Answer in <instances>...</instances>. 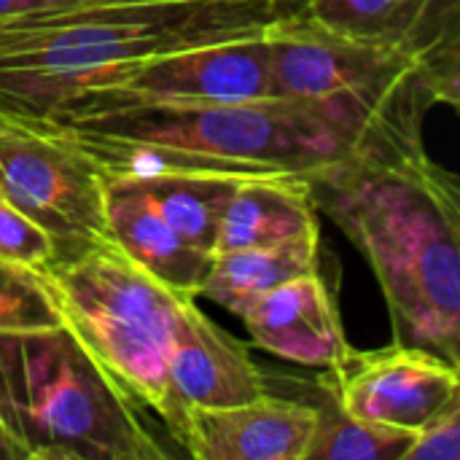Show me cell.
Masks as SVG:
<instances>
[{
    "mask_svg": "<svg viewBox=\"0 0 460 460\" xmlns=\"http://www.w3.org/2000/svg\"><path fill=\"white\" fill-rule=\"evenodd\" d=\"M310 183L318 213L375 267L394 342L434 350L460 367L458 178L418 146L348 156Z\"/></svg>",
    "mask_w": 460,
    "mask_h": 460,
    "instance_id": "6da1fadb",
    "label": "cell"
},
{
    "mask_svg": "<svg viewBox=\"0 0 460 460\" xmlns=\"http://www.w3.org/2000/svg\"><path fill=\"white\" fill-rule=\"evenodd\" d=\"M108 175L210 170L315 172L358 148L310 108L286 100L208 102L81 92L38 119Z\"/></svg>",
    "mask_w": 460,
    "mask_h": 460,
    "instance_id": "7a4b0ae2",
    "label": "cell"
},
{
    "mask_svg": "<svg viewBox=\"0 0 460 460\" xmlns=\"http://www.w3.org/2000/svg\"><path fill=\"white\" fill-rule=\"evenodd\" d=\"M305 0H94L0 22V111L40 119L124 62L261 32Z\"/></svg>",
    "mask_w": 460,
    "mask_h": 460,
    "instance_id": "3957f363",
    "label": "cell"
},
{
    "mask_svg": "<svg viewBox=\"0 0 460 460\" xmlns=\"http://www.w3.org/2000/svg\"><path fill=\"white\" fill-rule=\"evenodd\" d=\"M270 92L310 108L350 137L358 154L423 146V119L434 105L458 108L418 57L358 40L313 22L305 8L264 27Z\"/></svg>",
    "mask_w": 460,
    "mask_h": 460,
    "instance_id": "277c9868",
    "label": "cell"
},
{
    "mask_svg": "<svg viewBox=\"0 0 460 460\" xmlns=\"http://www.w3.org/2000/svg\"><path fill=\"white\" fill-rule=\"evenodd\" d=\"M140 407L62 326L0 334V458H170Z\"/></svg>",
    "mask_w": 460,
    "mask_h": 460,
    "instance_id": "5b68a950",
    "label": "cell"
},
{
    "mask_svg": "<svg viewBox=\"0 0 460 460\" xmlns=\"http://www.w3.org/2000/svg\"><path fill=\"white\" fill-rule=\"evenodd\" d=\"M43 278L65 329L127 399L159 415L178 439L186 412L170 391L167 358L181 310L194 296L148 275L108 237L57 253Z\"/></svg>",
    "mask_w": 460,
    "mask_h": 460,
    "instance_id": "8992f818",
    "label": "cell"
},
{
    "mask_svg": "<svg viewBox=\"0 0 460 460\" xmlns=\"http://www.w3.org/2000/svg\"><path fill=\"white\" fill-rule=\"evenodd\" d=\"M102 183V170L67 137L38 119L3 113L0 191L57 243L59 253L105 237Z\"/></svg>",
    "mask_w": 460,
    "mask_h": 460,
    "instance_id": "52a82bcc",
    "label": "cell"
},
{
    "mask_svg": "<svg viewBox=\"0 0 460 460\" xmlns=\"http://www.w3.org/2000/svg\"><path fill=\"white\" fill-rule=\"evenodd\" d=\"M326 372V396L340 412L404 431H418L460 399V367L426 348L394 342L369 353L348 350Z\"/></svg>",
    "mask_w": 460,
    "mask_h": 460,
    "instance_id": "ba28073f",
    "label": "cell"
},
{
    "mask_svg": "<svg viewBox=\"0 0 460 460\" xmlns=\"http://www.w3.org/2000/svg\"><path fill=\"white\" fill-rule=\"evenodd\" d=\"M86 92L208 102L270 100V51L264 30L113 65L102 70Z\"/></svg>",
    "mask_w": 460,
    "mask_h": 460,
    "instance_id": "9c48e42d",
    "label": "cell"
},
{
    "mask_svg": "<svg viewBox=\"0 0 460 460\" xmlns=\"http://www.w3.org/2000/svg\"><path fill=\"white\" fill-rule=\"evenodd\" d=\"M305 13L334 32L418 57L458 102L460 0H305Z\"/></svg>",
    "mask_w": 460,
    "mask_h": 460,
    "instance_id": "30bf717a",
    "label": "cell"
},
{
    "mask_svg": "<svg viewBox=\"0 0 460 460\" xmlns=\"http://www.w3.org/2000/svg\"><path fill=\"white\" fill-rule=\"evenodd\" d=\"M318 407L259 396L234 407H189L178 445L197 460H307Z\"/></svg>",
    "mask_w": 460,
    "mask_h": 460,
    "instance_id": "8fae6325",
    "label": "cell"
},
{
    "mask_svg": "<svg viewBox=\"0 0 460 460\" xmlns=\"http://www.w3.org/2000/svg\"><path fill=\"white\" fill-rule=\"evenodd\" d=\"M240 321L256 348L291 364L332 369L350 350L340 313L318 270L270 288Z\"/></svg>",
    "mask_w": 460,
    "mask_h": 460,
    "instance_id": "7c38bea8",
    "label": "cell"
},
{
    "mask_svg": "<svg viewBox=\"0 0 460 460\" xmlns=\"http://www.w3.org/2000/svg\"><path fill=\"white\" fill-rule=\"evenodd\" d=\"M170 391L181 410L234 407L267 394L261 369L248 348L186 299L167 358Z\"/></svg>",
    "mask_w": 460,
    "mask_h": 460,
    "instance_id": "4fadbf2b",
    "label": "cell"
},
{
    "mask_svg": "<svg viewBox=\"0 0 460 460\" xmlns=\"http://www.w3.org/2000/svg\"><path fill=\"white\" fill-rule=\"evenodd\" d=\"M105 175L102 224L105 237L137 267L178 294L199 296L213 256L186 243L151 205L129 175Z\"/></svg>",
    "mask_w": 460,
    "mask_h": 460,
    "instance_id": "5bb4252c",
    "label": "cell"
},
{
    "mask_svg": "<svg viewBox=\"0 0 460 460\" xmlns=\"http://www.w3.org/2000/svg\"><path fill=\"white\" fill-rule=\"evenodd\" d=\"M305 237H318V205L310 178L299 172L245 175L218 221L213 256Z\"/></svg>",
    "mask_w": 460,
    "mask_h": 460,
    "instance_id": "9a60e30c",
    "label": "cell"
},
{
    "mask_svg": "<svg viewBox=\"0 0 460 460\" xmlns=\"http://www.w3.org/2000/svg\"><path fill=\"white\" fill-rule=\"evenodd\" d=\"M310 270H318V237L224 251L213 256L199 296L240 318L261 294Z\"/></svg>",
    "mask_w": 460,
    "mask_h": 460,
    "instance_id": "2e32d148",
    "label": "cell"
},
{
    "mask_svg": "<svg viewBox=\"0 0 460 460\" xmlns=\"http://www.w3.org/2000/svg\"><path fill=\"white\" fill-rule=\"evenodd\" d=\"M129 178H135V183L143 189L151 205L186 243L213 256L218 221L237 183L245 175L210 170H170L140 172Z\"/></svg>",
    "mask_w": 460,
    "mask_h": 460,
    "instance_id": "e0dca14e",
    "label": "cell"
},
{
    "mask_svg": "<svg viewBox=\"0 0 460 460\" xmlns=\"http://www.w3.org/2000/svg\"><path fill=\"white\" fill-rule=\"evenodd\" d=\"M412 431L350 418L337 404L318 407V429L307 460H402Z\"/></svg>",
    "mask_w": 460,
    "mask_h": 460,
    "instance_id": "ac0fdd59",
    "label": "cell"
},
{
    "mask_svg": "<svg viewBox=\"0 0 460 460\" xmlns=\"http://www.w3.org/2000/svg\"><path fill=\"white\" fill-rule=\"evenodd\" d=\"M62 326V313L43 272L0 256V334H32Z\"/></svg>",
    "mask_w": 460,
    "mask_h": 460,
    "instance_id": "d6986e66",
    "label": "cell"
},
{
    "mask_svg": "<svg viewBox=\"0 0 460 460\" xmlns=\"http://www.w3.org/2000/svg\"><path fill=\"white\" fill-rule=\"evenodd\" d=\"M57 253V243L0 191V256L43 272Z\"/></svg>",
    "mask_w": 460,
    "mask_h": 460,
    "instance_id": "ffe728a7",
    "label": "cell"
},
{
    "mask_svg": "<svg viewBox=\"0 0 460 460\" xmlns=\"http://www.w3.org/2000/svg\"><path fill=\"white\" fill-rule=\"evenodd\" d=\"M402 460H460V399L412 431Z\"/></svg>",
    "mask_w": 460,
    "mask_h": 460,
    "instance_id": "44dd1931",
    "label": "cell"
},
{
    "mask_svg": "<svg viewBox=\"0 0 460 460\" xmlns=\"http://www.w3.org/2000/svg\"><path fill=\"white\" fill-rule=\"evenodd\" d=\"M78 3H94V0H0V22L3 19H13V16H24V13L78 5Z\"/></svg>",
    "mask_w": 460,
    "mask_h": 460,
    "instance_id": "7402d4cb",
    "label": "cell"
},
{
    "mask_svg": "<svg viewBox=\"0 0 460 460\" xmlns=\"http://www.w3.org/2000/svg\"><path fill=\"white\" fill-rule=\"evenodd\" d=\"M0 121H3V111H0Z\"/></svg>",
    "mask_w": 460,
    "mask_h": 460,
    "instance_id": "603a6c76",
    "label": "cell"
}]
</instances>
